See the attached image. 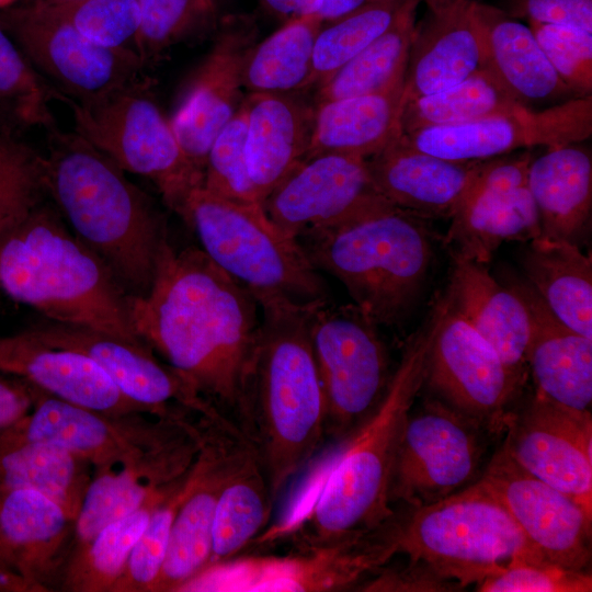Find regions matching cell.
I'll return each mask as SVG.
<instances>
[{
	"instance_id": "9a60e30c",
	"label": "cell",
	"mask_w": 592,
	"mask_h": 592,
	"mask_svg": "<svg viewBox=\"0 0 592 592\" xmlns=\"http://www.w3.org/2000/svg\"><path fill=\"white\" fill-rule=\"evenodd\" d=\"M480 426L444 401H429L405 424L390 502L418 508L441 500L474 478L481 458Z\"/></svg>"
},
{
	"instance_id": "bcb514c9",
	"label": "cell",
	"mask_w": 592,
	"mask_h": 592,
	"mask_svg": "<svg viewBox=\"0 0 592 592\" xmlns=\"http://www.w3.org/2000/svg\"><path fill=\"white\" fill-rule=\"evenodd\" d=\"M247 127L243 103L214 139L207 153L202 186L230 201L262 204L248 170Z\"/></svg>"
},
{
	"instance_id": "6da1fadb",
	"label": "cell",
	"mask_w": 592,
	"mask_h": 592,
	"mask_svg": "<svg viewBox=\"0 0 592 592\" xmlns=\"http://www.w3.org/2000/svg\"><path fill=\"white\" fill-rule=\"evenodd\" d=\"M442 301L406 348L376 409L354 431L311 459L276 520L251 544L309 548L375 533L392 520L390 485L407 419L424 383Z\"/></svg>"
},
{
	"instance_id": "5b68a950",
	"label": "cell",
	"mask_w": 592,
	"mask_h": 592,
	"mask_svg": "<svg viewBox=\"0 0 592 592\" xmlns=\"http://www.w3.org/2000/svg\"><path fill=\"white\" fill-rule=\"evenodd\" d=\"M0 289L50 321L146 344L133 327L129 295L43 202L0 234Z\"/></svg>"
},
{
	"instance_id": "9c48e42d",
	"label": "cell",
	"mask_w": 592,
	"mask_h": 592,
	"mask_svg": "<svg viewBox=\"0 0 592 592\" xmlns=\"http://www.w3.org/2000/svg\"><path fill=\"white\" fill-rule=\"evenodd\" d=\"M61 102L72 113L75 133L125 172L150 180L178 215L203 185L204 174L184 153L147 80L86 101L64 95Z\"/></svg>"
},
{
	"instance_id": "f5cc1de1",
	"label": "cell",
	"mask_w": 592,
	"mask_h": 592,
	"mask_svg": "<svg viewBox=\"0 0 592 592\" xmlns=\"http://www.w3.org/2000/svg\"><path fill=\"white\" fill-rule=\"evenodd\" d=\"M368 579L360 585L361 591L443 592L460 588L457 583L437 574L426 565L411 560L400 569H385L383 567Z\"/></svg>"
},
{
	"instance_id": "681fc988",
	"label": "cell",
	"mask_w": 592,
	"mask_h": 592,
	"mask_svg": "<svg viewBox=\"0 0 592 592\" xmlns=\"http://www.w3.org/2000/svg\"><path fill=\"white\" fill-rule=\"evenodd\" d=\"M528 23L549 64L573 95H591L592 33L563 25Z\"/></svg>"
},
{
	"instance_id": "11a10c76",
	"label": "cell",
	"mask_w": 592,
	"mask_h": 592,
	"mask_svg": "<svg viewBox=\"0 0 592 592\" xmlns=\"http://www.w3.org/2000/svg\"><path fill=\"white\" fill-rule=\"evenodd\" d=\"M319 0H259L260 7L283 23L311 13Z\"/></svg>"
},
{
	"instance_id": "d590c367",
	"label": "cell",
	"mask_w": 592,
	"mask_h": 592,
	"mask_svg": "<svg viewBox=\"0 0 592 592\" xmlns=\"http://www.w3.org/2000/svg\"><path fill=\"white\" fill-rule=\"evenodd\" d=\"M273 501L257 449L246 437L219 493L207 566L234 558L251 544L269 525Z\"/></svg>"
},
{
	"instance_id": "7402d4cb",
	"label": "cell",
	"mask_w": 592,
	"mask_h": 592,
	"mask_svg": "<svg viewBox=\"0 0 592 592\" xmlns=\"http://www.w3.org/2000/svg\"><path fill=\"white\" fill-rule=\"evenodd\" d=\"M174 517L166 557L151 591H179L209 562L217 501L247 437L229 421H207Z\"/></svg>"
},
{
	"instance_id": "52a82bcc",
	"label": "cell",
	"mask_w": 592,
	"mask_h": 592,
	"mask_svg": "<svg viewBox=\"0 0 592 592\" xmlns=\"http://www.w3.org/2000/svg\"><path fill=\"white\" fill-rule=\"evenodd\" d=\"M179 216L203 252L255 297L278 296L299 305L331 300L297 239L281 230L262 204L230 201L200 186Z\"/></svg>"
},
{
	"instance_id": "ba28073f",
	"label": "cell",
	"mask_w": 592,
	"mask_h": 592,
	"mask_svg": "<svg viewBox=\"0 0 592 592\" xmlns=\"http://www.w3.org/2000/svg\"><path fill=\"white\" fill-rule=\"evenodd\" d=\"M390 533L397 554L426 565L460 588L479 584L512 561L546 560L478 481L412 508Z\"/></svg>"
},
{
	"instance_id": "8fae6325",
	"label": "cell",
	"mask_w": 592,
	"mask_h": 592,
	"mask_svg": "<svg viewBox=\"0 0 592 592\" xmlns=\"http://www.w3.org/2000/svg\"><path fill=\"white\" fill-rule=\"evenodd\" d=\"M397 554L390 534L378 531L341 542L295 548L287 555L236 556L212 563L179 591L326 592L357 585Z\"/></svg>"
},
{
	"instance_id": "be15d7a7",
	"label": "cell",
	"mask_w": 592,
	"mask_h": 592,
	"mask_svg": "<svg viewBox=\"0 0 592 592\" xmlns=\"http://www.w3.org/2000/svg\"><path fill=\"white\" fill-rule=\"evenodd\" d=\"M16 1L18 0H0V9L2 10V9H5V8H9Z\"/></svg>"
},
{
	"instance_id": "83f0119b",
	"label": "cell",
	"mask_w": 592,
	"mask_h": 592,
	"mask_svg": "<svg viewBox=\"0 0 592 592\" xmlns=\"http://www.w3.org/2000/svg\"><path fill=\"white\" fill-rule=\"evenodd\" d=\"M305 93H247L244 98L247 163L261 203L308 153L316 104Z\"/></svg>"
},
{
	"instance_id": "d6a6232c",
	"label": "cell",
	"mask_w": 592,
	"mask_h": 592,
	"mask_svg": "<svg viewBox=\"0 0 592 592\" xmlns=\"http://www.w3.org/2000/svg\"><path fill=\"white\" fill-rule=\"evenodd\" d=\"M579 144L548 148L530 164L528 187L540 236L573 242L590 219L592 158Z\"/></svg>"
},
{
	"instance_id": "f546056e",
	"label": "cell",
	"mask_w": 592,
	"mask_h": 592,
	"mask_svg": "<svg viewBox=\"0 0 592 592\" xmlns=\"http://www.w3.org/2000/svg\"><path fill=\"white\" fill-rule=\"evenodd\" d=\"M482 64L519 103L573 98L538 45L530 26L499 7L474 1ZM530 107V106H528Z\"/></svg>"
},
{
	"instance_id": "ac0fdd59",
	"label": "cell",
	"mask_w": 592,
	"mask_h": 592,
	"mask_svg": "<svg viewBox=\"0 0 592 592\" xmlns=\"http://www.w3.org/2000/svg\"><path fill=\"white\" fill-rule=\"evenodd\" d=\"M477 481L504 506L547 561L587 569L591 558L592 512L521 468L502 448Z\"/></svg>"
},
{
	"instance_id": "d4e9b609",
	"label": "cell",
	"mask_w": 592,
	"mask_h": 592,
	"mask_svg": "<svg viewBox=\"0 0 592 592\" xmlns=\"http://www.w3.org/2000/svg\"><path fill=\"white\" fill-rule=\"evenodd\" d=\"M200 440L197 429L161 449L98 468L75 520L78 547L182 478L196 458Z\"/></svg>"
},
{
	"instance_id": "ee69618b",
	"label": "cell",
	"mask_w": 592,
	"mask_h": 592,
	"mask_svg": "<svg viewBox=\"0 0 592 592\" xmlns=\"http://www.w3.org/2000/svg\"><path fill=\"white\" fill-rule=\"evenodd\" d=\"M57 91L30 62L11 35L0 25V101L9 105L25 127L57 129L50 110Z\"/></svg>"
},
{
	"instance_id": "7bdbcfd3",
	"label": "cell",
	"mask_w": 592,
	"mask_h": 592,
	"mask_svg": "<svg viewBox=\"0 0 592 592\" xmlns=\"http://www.w3.org/2000/svg\"><path fill=\"white\" fill-rule=\"evenodd\" d=\"M411 0H377L323 24L315 44L310 91L380 36Z\"/></svg>"
},
{
	"instance_id": "680465c9",
	"label": "cell",
	"mask_w": 592,
	"mask_h": 592,
	"mask_svg": "<svg viewBox=\"0 0 592 592\" xmlns=\"http://www.w3.org/2000/svg\"><path fill=\"white\" fill-rule=\"evenodd\" d=\"M24 127V124L15 112L9 105L0 101V134L16 135V133Z\"/></svg>"
},
{
	"instance_id": "c3c4849f",
	"label": "cell",
	"mask_w": 592,
	"mask_h": 592,
	"mask_svg": "<svg viewBox=\"0 0 592 592\" xmlns=\"http://www.w3.org/2000/svg\"><path fill=\"white\" fill-rule=\"evenodd\" d=\"M49 5L64 14L92 43L137 54L136 39L140 25L137 0H76Z\"/></svg>"
},
{
	"instance_id": "5bb4252c",
	"label": "cell",
	"mask_w": 592,
	"mask_h": 592,
	"mask_svg": "<svg viewBox=\"0 0 592 592\" xmlns=\"http://www.w3.org/2000/svg\"><path fill=\"white\" fill-rule=\"evenodd\" d=\"M259 34L254 15L223 14L209 50L175 98L169 121L184 153L203 174L214 139L243 104V62Z\"/></svg>"
},
{
	"instance_id": "4316f807",
	"label": "cell",
	"mask_w": 592,
	"mask_h": 592,
	"mask_svg": "<svg viewBox=\"0 0 592 592\" xmlns=\"http://www.w3.org/2000/svg\"><path fill=\"white\" fill-rule=\"evenodd\" d=\"M475 0H421L403 82V103L439 92L481 67L482 49Z\"/></svg>"
},
{
	"instance_id": "44dd1931",
	"label": "cell",
	"mask_w": 592,
	"mask_h": 592,
	"mask_svg": "<svg viewBox=\"0 0 592 592\" xmlns=\"http://www.w3.org/2000/svg\"><path fill=\"white\" fill-rule=\"evenodd\" d=\"M43 342L86 354L122 394L158 415L194 411L219 421L225 417L172 366L163 365L147 344H136L91 329L45 322L29 329Z\"/></svg>"
},
{
	"instance_id": "e575fe53",
	"label": "cell",
	"mask_w": 592,
	"mask_h": 592,
	"mask_svg": "<svg viewBox=\"0 0 592 592\" xmlns=\"http://www.w3.org/2000/svg\"><path fill=\"white\" fill-rule=\"evenodd\" d=\"M524 253L527 284L573 331L592 339V259L568 240L538 236Z\"/></svg>"
},
{
	"instance_id": "f6af8a7d",
	"label": "cell",
	"mask_w": 592,
	"mask_h": 592,
	"mask_svg": "<svg viewBox=\"0 0 592 592\" xmlns=\"http://www.w3.org/2000/svg\"><path fill=\"white\" fill-rule=\"evenodd\" d=\"M45 156L16 135L0 134V234L42 203Z\"/></svg>"
},
{
	"instance_id": "836d02e7",
	"label": "cell",
	"mask_w": 592,
	"mask_h": 592,
	"mask_svg": "<svg viewBox=\"0 0 592 592\" xmlns=\"http://www.w3.org/2000/svg\"><path fill=\"white\" fill-rule=\"evenodd\" d=\"M73 522L54 500L35 490L0 494V542L11 567L48 589Z\"/></svg>"
},
{
	"instance_id": "d6986e66",
	"label": "cell",
	"mask_w": 592,
	"mask_h": 592,
	"mask_svg": "<svg viewBox=\"0 0 592 592\" xmlns=\"http://www.w3.org/2000/svg\"><path fill=\"white\" fill-rule=\"evenodd\" d=\"M501 448L524 470L592 512V418L535 392L512 413Z\"/></svg>"
},
{
	"instance_id": "2e32d148",
	"label": "cell",
	"mask_w": 592,
	"mask_h": 592,
	"mask_svg": "<svg viewBox=\"0 0 592 592\" xmlns=\"http://www.w3.org/2000/svg\"><path fill=\"white\" fill-rule=\"evenodd\" d=\"M446 308L433 338L424 382L442 400L492 432L505 430L523 375L458 314Z\"/></svg>"
},
{
	"instance_id": "f1b7e54d",
	"label": "cell",
	"mask_w": 592,
	"mask_h": 592,
	"mask_svg": "<svg viewBox=\"0 0 592 592\" xmlns=\"http://www.w3.org/2000/svg\"><path fill=\"white\" fill-rule=\"evenodd\" d=\"M448 308L470 325L513 371L524 376L531 337L528 306L514 285L503 286L486 264L453 255Z\"/></svg>"
},
{
	"instance_id": "6f0895ef",
	"label": "cell",
	"mask_w": 592,
	"mask_h": 592,
	"mask_svg": "<svg viewBox=\"0 0 592 592\" xmlns=\"http://www.w3.org/2000/svg\"><path fill=\"white\" fill-rule=\"evenodd\" d=\"M48 590L19 571L0 566V592H44Z\"/></svg>"
},
{
	"instance_id": "9f6ffc18",
	"label": "cell",
	"mask_w": 592,
	"mask_h": 592,
	"mask_svg": "<svg viewBox=\"0 0 592 592\" xmlns=\"http://www.w3.org/2000/svg\"><path fill=\"white\" fill-rule=\"evenodd\" d=\"M377 0H319L311 13L317 14L323 24L337 21Z\"/></svg>"
},
{
	"instance_id": "4dcf8cb0",
	"label": "cell",
	"mask_w": 592,
	"mask_h": 592,
	"mask_svg": "<svg viewBox=\"0 0 592 592\" xmlns=\"http://www.w3.org/2000/svg\"><path fill=\"white\" fill-rule=\"evenodd\" d=\"M531 315L526 353L536 394L576 410L592 402V339L562 323L527 283L515 284Z\"/></svg>"
},
{
	"instance_id": "74e56055",
	"label": "cell",
	"mask_w": 592,
	"mask_h": 592,
	"mask_svg": "<svg viewBox=\"0 0 592 592\" xmlns=\"http://www.w3.org/2000/svg\"><path fill=\"white\" fill-rule=\"evenodd\" d=\"M323 25L315 13L291 19L248 52L242 68L247 93L310 91L314 52Z\"/></svg>"
},
{
	"instance_id": "94428289",
	"label": "cell",
	"mask_w": 592,
	"mask_h": 592,
	"mask_svg": "<svg viewBox=\"0 0 592 592\" xmlns=\"http://www.w3.org/2000/svg\"><path fill=\"white\" fill-rule=\"evenodd\" d=\"M213 1L217 5V8L220 10V12H223L231 3L232 0H213Z\"/></svg>"
},
{
	"instance_id": "816d5d0a",
	"label": "cell",
	"mask_w": 592,
	"mask_h": 592,
	"mask_svg": "<svg viewBox=\"0 0 592 592\" xmlns=\"http://www.w3.org/2000/svg\"><path fill=\"white\" fill-rule=\"evenodd\" d=\"M499 8L514 19L592 33V0H502Z\"/></svg>"
},
{
	"instance_id": "7a4b0ae2",
	"label": "cell",
	"mask_w": 592,
	"mask_h": 592,
	"mask_svg": "<svg viewBox=\"0 0 592 592\" xmlns=\"http://www.w3.org/2000/svg\"><path fill=\"white\" fill-rule=\"evenodd\" d=\"M137 335L213 403L238 413L260 304L200 248L168 242L152 285L128 296Z\"/></svg>"
},
{
	"instance_id": "e0dca14e",
	"label": "cell",
	"mask_w": 592,
	"mask_h": 592,
	"mask_svg": "<svg viewBox=\"0 0 592 592\" xmlns=\"http://www.w3.org/2000/svg\"><path fill=\"white\" fill-rule=\"evenodd\" d=\"M592 134V94L464 123L400 134L406 145L455 161L488 160L522 148L582 143Z\"/></svg>"
},
{
	"instance_id": "7dc6e473",
	"label": "cell",
	"mask_w": 592,
	"mask_h": 592,
	"mask_svg": "<svg viewBox=\"0 0 592 592\" xmlns=\"http://www.w3.org/2000/svg\"><path fill=\"white\" fill-rule=\"evenodd\" d=\"M190 470L153 509L111 592L151 591L166 557L174 517L186 493Z\"/></svg>"
},
{
	"instance_id": "1f68e13d",
	"label": "cell",
	"mask_w": 592,
	"mask_h": 592,
	"mask_svg": "<svg viewBox=\"0 0 592 592\" xmlns=\"http://www.w3.org/2000/svg\"><path fill=\"white\" fill-rule=\"evenodd\" d=\"M403 81L384 92L316 104L305 159L325 153L369 158L400 135Z\"/></svg>"
},
{
	"instance_id": "b9f144b4",
	"label": "cell",
	"mask_w": 592,
	"mask_h": 592,
	"mask_svg": "<svg viewBox=\"0 0 592 592\" xmlns=\"http://www.w3.org/2000/svg\"><path fill=\"white\" fill-rule=\"evenodd\" d=\"M140 25L136 52L144 66L172 47L215 34L223 13L213 0H137Z\"/></svg>"
},
{
	"instance_id": "cb8c5ba5",
	"label": "cell",
	"mask_w": 592,
	"mask_h": 592,
	"mask_svg": "<svg viewBox=\"0 0 592 592\" xmlns=\"http://www.w3.org/2000/svg\"><path fill=\"white\" fill-rule=\"evenodd\" d=\"M0 374L22 378L45 394L98 412L158 415L125 397L92 358L49 345L29 329L0 335Z\"/></svg>"
},
{
	"instance_id": "277c9868",
	"label": "cell",
	"mask_w": 592,
	"mask_h": 592,
	"mask_svg": "<svg viewBox=\"0 0 592 592\" xmlns=\"http://www.w3.org/2000/svg\"><path fill=\"white\" fill-rule=\"evenodd\" d=\"M49 134L46 193L126 293L147 294L169 242L161 214L124 170L77 133Z\"/></svg>"
},
{
	"instance_id": "8d00e7d4",
	"label": "cell",
	"mask_w": 592,
	"mask_h": 592,
	"mask_svg": "<svg viewBox=\"0 0 592 592\" xmlns=\"http://www.w3.org/2000/svg\"><path fill=\"white\" fill-rule=\"evenodd\" d=\"M84 464L50 443L0 440V494L35 490L57 502L75 522L90 482Z\"/></svg>"
},
{
	"instance_id": "ab89813d",
	"label": "cell",
	"mask_w": 592,
	"mask_h": 592,
	"mask_svg": "<svg viewBox=\"0 0 592 592\" xmlns=\"http://www.w3.org/2000/svg\"><path fill=\"white\" fill-rule=\"evenodd\" d=\"M185 475L143 506L111 522L88 543L77 547L65 570L64 588L76 592H111L153 509Z\"/></svg>"
},
{
	"instance_id": "30bf717a",
	"label": "cell",
	"mask_w": 592,
	"mask_h": 592,
	"mask_svg": "<svg viewBox=\"0 0 592 592\" xmlns=\"http://www.w3.org/2000/svg\"><path fill=\"white\" fill-rule=\"evenodd\" d=\"M377 325L355 305L320 303L310 341L325 396V436L338 441L376 409L391 375Z\"/></svg>"
},
{
	"instance_id": "f35d334b",
	"label": "cell",
	"mask_w": 592,
	"mask_h": 592,
	"mask_svg": "<svg viewBox=\"0 0 592 592\" xmlns=\"http://www.w3.org/2000/svg\"><path fill=\"white\" fill-rule=\"evenodd\" d=\"M420 2L411 0L380 36L314 90V102L379 93L403 81Z\"/></svg>"
},
{
	"instance_id": "603a6c76",
	"label": "cell",
	"mask_w": 592,
	"mask_h": 592,
	"mask_svg": "<svg viewBox=\"0 0 592 592\" xmlns=\"http://www.w3.org/2000/svg\"><path fill=\"white\" fill-rule=\"evenodd\" d=\"M386 198L375 187L366 159L325 153L298 163L265 197L270 219L297 239L341 223Z\"/></svg>"
},
{
	"instance_id": "7c38bea8",
	"label": "cell",
	"mask_w": 592,
	"mask_h": 592,
	"mask_svg": "<svg viewBox=\"0 0 592 592\" xmlns=\"http://www.w3.org/2000/svg\"><path fill=\"white\" fill-rule=\"evenodd\" d=\"M0 25L32 66L71 100H90L141 79L145 66L135 52L92 43L53 5L31 1L5 8Z\"/></svg>"
},
{
	"instance_id": "4fadbf2b",
	"label": "cell",
	"mask_w": 592,
	"mask_h": 592,
	"mask_svg": "<svg viewBox=\"0 0 592 592\" xmlns=\"http://www.w3.org/2000/svg\"><path fill=\"white\" fill-rule=\"evenodd\" d=\"M195 429L183 419V413L150 422L140 413L106 414L37 389L31 411L1 430L0 440L50 443L101 468L161 449Z\"/></svg>"
},
{
	"instance_id": "ffe728a7",
	"label": "cell",
	"mask_w": 592,
	"mask_h": 592,
	"mask_svg": "<svg viewBox=\"0 0 592 592\" xmlns=\"http://www.w3.org/2000/svg\"><path fill=\"white\" fill-rule=\"evenodd\" d=\"M530 151L485 160L446 234L454 254L487 264L505 241L540 236L537 209L528 187Z\"/></svg>"
},
{
	"instance_id": "6125c7cd",
	"label": "cell",
	"mask_w": 592,
	"mask_h": 592,
	"mask_svg": "<svg viewBox=\"0 0 592 592\" xmlns=\"http://www.w3.org/2000/svg\"><path fill=\"white\" fill-rule=\"evenodd\" d=\"M34 1L46 3V4H54V3L70 2V1H76V0H34Z\"/></svg>"
},
{
	"instance_id": "3957f363",
	"label": "cell",
	"mask_w": 592,
	"mask_h": 592,
	"mask_svg": "<svg viewBox=\"0 0 592 592\" xmlns=\"http://www.w3.org/2000/svg\"><path fill=\"white\" fill-rule=\"evenodd\" d=\"M255 298L261 323L243 375L238 415L275 500L325 440V396L309 332L312 309L320 303Z\"/></svg>"
},
{
	"instance_id": "db71d44e",
	"label": "cell",
	"mask_w": 592,
	"mask_h": 592,
	"mask_svg": "<svg viewBox=\"0 0 592 592\" xmlns=\"http://www.w3.org/2000/svg\"><path fill=\"white\" fill-rule=\"evenodd\" d=\"M37 389L22 378L0 374V431L31 411Z\"/></svg>"
},
{
	"instance_id": "484cf974",
	"label": "cell",
	"mask_w": 592,
	"mask_h": 592,
	"mask_svg": "<svg viewBox=\"0 0 592 592\" xmlns=\"http://www.w3.org/2000/svg\"><path fill=\"white\" fill-rule=\"evenodd\" d=\"M377 191L391 204L422 218H452L485 160L455 161L417 150L397 136L366 159Z\"/></svg>"
},
{
	"instance_id": "8992f818",
	"label": "cell",
	"mask_w": 592,
	"mask_h": 592,
	"mask_svg": "<svg viewBox=\"0 0 592 592\" xmlns=\"http://www.w3.org/2000/svg\"><path fill=\"white\" fill-rule=\"evenodd\" d=\"M297 241L310 263L339 280L377 326L395 325L411 309L433 253L424 218L387 200Z\"/></svg>"
},
{
	"instance_id": "91938a15",
	"label": "cell",
	"mask_w": 592,
	"mask_h": 592,
	"mask_svg": "<svg viewBox=\"0 0 592 592\" xmlns=\"http://www.w3.org/2000/svg\"><path fill=\"white\" fill-rule=\"evenodd\" d=\"M0 566L1 567H5V568H10V569H13L3 551V548H2V545H1V542H0ZM14 570V569H13Z\"/></svg>"
},
{
	"instance_id": "f907efd6",
	"label": "cell",
	"mask_w": 592,
	"mask_h": 592,
	"mask_svg": "<svg viewBox=\"0 0 592 592\" xmlns=\"http://www.w3.org/2000/svg\"><path fill=\"white\" fill-rule=\"evenodd\" d=\"M476 588L481 592H590L592 577L546 560L512 561Z\"/></svg>"
},
{
	"instance_id": "60d3db41",
	"label": "cell",
	"mask_w": 592,
	"mask_h": 592,
	"mask_svg": "<svg viewBox=\"0 0 592 592\" xmlns=\"http://www.w3.org/2000/svg\"><path fill=\"white\" fill-rule=\"evenodd\" d=\"M525 106L483 67L458 83L403 103L400 134L513 112Z\"/></svg>"
}]
</instances>
